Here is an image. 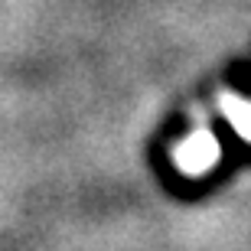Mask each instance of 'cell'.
Listing matches in <instances>:
<instances>
[{"label":"cell","mask_w":251,"mask_h":251,"mask_svg":"<svg viewBox=\"0 0 251 251\" xmlns=\"http://www.w3.org/2000/svg\"><path fill=\"white\" fill-rule=\"evenodd\" d=\"M219 104H222V114L232 121V127L245 140H251V101H245L242 95H222Z\"/></svg>","instance_id":"cell-2"},{"label":"cell","mask_w":251,"mask_h":251,"mask_svg":"<svg viewBox=\"0 0 251 251\" xmlns=\"http://www.w3.org/2000/svg\"><path fill=\"white\" fill-rule=\"evenodd\" d=\"M173 163H176L186 176H202L219 163V140L205 127H196L176 150H173Z\"/></svg>","instance_id":"cell-1"}]
</instances>
